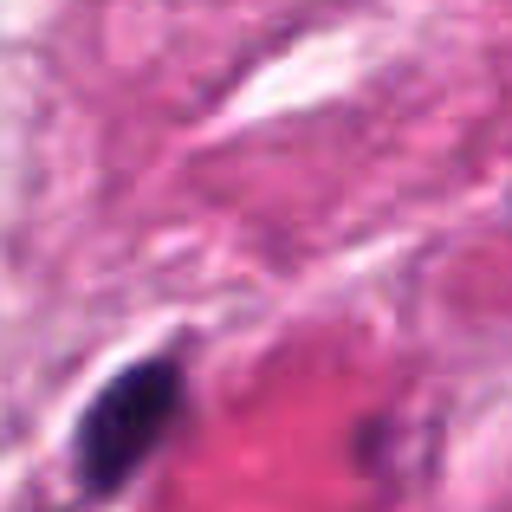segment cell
I'll return each mask as SVG.
<instances>
[{
  "instance_id": "obj_1",
  "label": "cell",
  "mask_w": 512,
  "mask_h": 512,
  "mask_svg": "<svg viewBox=\"0 0 512 512\" xmlns=\"http://www.w3.org/2000/svg\"><path fill=\"white\" fill-rule=\"evenodd\" d=\"M182 409V370L169 357H150L124 370L98 402H91L85 428H78V474L91 493H117L143 461L156 454L163 428Z\"/></svg>"
}]
</instances>
